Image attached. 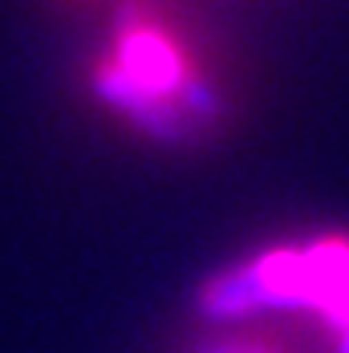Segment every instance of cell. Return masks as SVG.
<instances>
[{"instance_id":"2","label":"cell","mask_w":349,"mask_h":353,"mask_svg":"<svg viewBox=\"0 0 349 353\" xmlns=\"http://www.w3.org/2000/svg\"><path fill=\"white\" fill-rule=\"evenodd\" d=\"M223 313L240 309H301L349 337V240H313L301 248H272L244 272L215 284Z\"/></svg>"},{"instance_id":"3","label":"cell","mask_w":349,"mask_h":353,"mask_svg":"<svg viewBox=\"0 0 349 353\" xmlns=\"http://www.w3.org/2000/svg\"><path fill=\"white\" fill-rule=\"evenodd\" d=\"M236 353H264V350H236Z\"/></svg>"},{"instance_id":"1","label":"cell","mask_w":349,"mask_h":353,"mask_svg":"<svg viewBox=\"0 0 349 353\" xmlns=\"http://www.w3.org/2000/svg\"><path fill=\"white\" fill-rule=\"evenodd\" d=\"M106 102L134 114L139 122L174 126L203 106V70L191 45L171 21L139 12L114 29V41L98 65Z\"/></svg>"}]
</instances>
